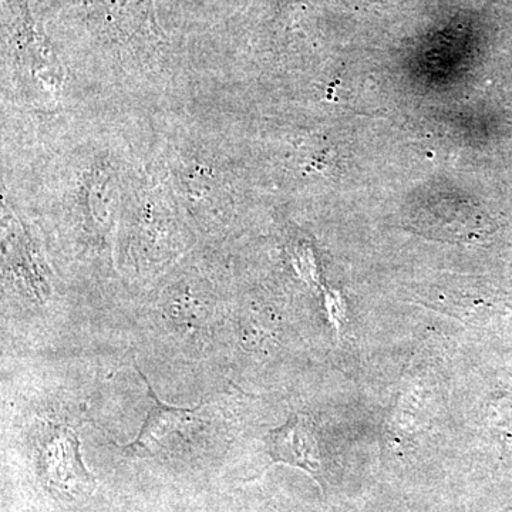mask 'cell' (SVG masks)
<instances>
[{
    "mask_svg": "<svg viewBox=\"0 0 512 512\" xmlns=\"http://www.w3.org/2000/svg\"><path fill=\"white\" fill-rule=\"evenodd\" d=\"M42 466L49 484L66 494H84L94 488L93 477L84 468L79 441L72 431L59 430L42 450Z\"/></svg>",
    "mask_w": 512,
    "mask_h": 512,
    "instance_id": "obj_2",
    "label": "cell"
},
{
    "mask_svg": "<svg viewBox=\"0 0 512 512\" xmlns=\"http://www.w3.org/2000/svg\"><path fill=\"white\" fill-rule=\"evenodd\" d=\"M42 13L59 25L73 63L109 89L156 93L174 82L177 56L154 0H42Z\"/></svg>",
    "mask_w": 512,
    "mask_h": 512,
    "instance_id": "obj_1",
    "label": "cell"
},
{
    "mask_svg": "<svg viewBox=\"0 0 512 512\" xmlns=\"http://www.w3.org/2000/svg\"><path fill=\"white\" fill-rule=\"evenodd\" d=\"M268 440L269 454L276 463L302 468L319 480V444L311 420L293 416L284 427L272 431Z\"/></svg>",
    "mask_w": 512,
    "mask_h": 512,
    "instance_id": "obj_3",
    "label": "cell"
},
{
    "mask_svg": "<svg viewBox=\"0 0 512 512\" xmlns=\"http://www.w3.org/2000/svg\"><path fill=\"white\" fill-rule=\"evenodd\" d=\"M147 387L151 399H153V407H151L146 423L141 427L137 439L127 447L128 450L138 454L151 453L154 448L160 446V443L170 439L178 431H183L194 420L192 410L177 409V407L161 403L153 393L150 384L147 383Z\"/></svg>",
    "mask_w": 512,
    "mask_h": 512,
    "instance_id": "obj_4",
    "label": "cell"
}]
</instances>
